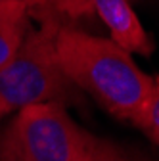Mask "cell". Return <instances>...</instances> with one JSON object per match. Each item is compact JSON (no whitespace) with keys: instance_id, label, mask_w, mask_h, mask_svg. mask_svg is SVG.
<instances>
[{"instance_id":"6da1fadb","label":"cell","mask_w":159,"mask_h":161,"mask_svg":"<svg viewBox=\"0 0 159 161\" xmlns=\"http://www.w3.org/2000/svg\"><path fill=\"white\" fill-rule=\"evenodd\" d=\"M56 50L63 73L79 90L94 96L113 117L144 129L153 77L134 64L130 52L71 23L59 27Z\"/></svg>"},{"instance_id":"7a4b0ae2","label":"cell","mask_w":159,"mask_h":161,"mask_svg":"<svg viewBox=\"0 0 159 161\" xmlns=\"http://www.w3.org/2000/svg\"><path fill=\"white\" fill-rule=\"evenodd\" d=\"M38 25L27 29L12 58L0 67V102L8 113L35 104H79V88L62 69L56 36L63 17L54 12L31 14Z\"/></svg>"},{"instance_id":"3957f363","label":"cell","mask_w":159,"mask_h":161,"mask_svg":"<svg viewBox=\"0 0 159 161\" xmlns=\"http://www.w3.org/2000/svg\"><path fill=\"white\" fill-rule=\"evenodd\" d=\"M90 132L79 127L63 104L17 109L0 132V161H83Z\"/></svg>"},{"instance_id":"277c9868","label":"cell","mask_w":159,"mask_h":161,"mask_svg":"<svg viewBox=\"0 0 159 161\" xmlns=\"http://www.w3.org/2000/svg\"><path fill=\"white\" fill-rule=\"evenodd\" d=\"M92 10L109 31V38L127 52L150 56L153 42L146 33L140 17L130 6V0H90Z\"/></svg>"},{"instance_id":"5b68a950","label":"cell","mask_w":159,"mask_h":161,"mask_svg":"<svg viewBox=\"0 0 159 161\" xmlns=\"http://www.w3.org/2000/svg\"><path fill=\"white\" fill-rule=\"evenodd\" d=\"M31 27V14L19 2L0 6V67L19 46L27 29Z\"/></svg>"},{"instance_id":"8992f818","label":"cell","mask_w":159,"mask_h":161,"mask_svg":"<svg viewBox=\"0 0 159 161\" xmlns=\"http://www.w3.org/2000/svg\"><path fill=\"white\" fill-rule=\"evenodd\" d=\"M83 161H148V159H144L140 153H134L123 146L111 142V140L90 134Z\"/></svg>"},{"instance_id":"52a82bcc","label":"cell","mask_w":159,"mask_h":161,"mask_svg":"<svg viewBox=\"0 0 159 161\" xmlns=\"http://www.w3.org/2000/svg\"><path fill=\"white\" fill-rule=\"evenodd\" d=\"M25 6L29 14L35 12H54L58 15H67L69 19H77L88 12H92L90 0H14Z\"/></svg>"},{"instance_id":"ba28073f","label":"cell","mask_w":159,"mask_h":161,"mask_svg":"<svg viewBox=\"0 0 159 161\" xmlns=\"http://www.w3.org/2000/svg\"><path fill=\"white\" fill-rule=\"evenodd\" d=\"M142 130L159 146V75L153 77V94L150 100V108Z\"/></svg>"},{"instance_id":"9c48e42d","label":"cell","mask_w":159,"mask_h":161,"mask_svg":"<svg viewBox=\"0 0 159 161\" xmlns=\"http://www.w3.org/2000/svg\"><path fill=\"white\" fill-rule=\"evenodd\" d=\"M4 115H8V109L2 106V102H0V121H2V117H4Z\"/></svg>"},{"instance_id":"30bf717a","label":"cell","mask_w":159,"mask_h":161,"mask_svg":"<svg viewBox=\"0 0 159 161\" xmlns=\"http://www.w3.org/2000/svg\"><path fill=\"white\" fill-rule=\"evenodd\" d=\"M10 2H14V0H0V6H6V4H10Z\"/></svg>"}]
</instances>
